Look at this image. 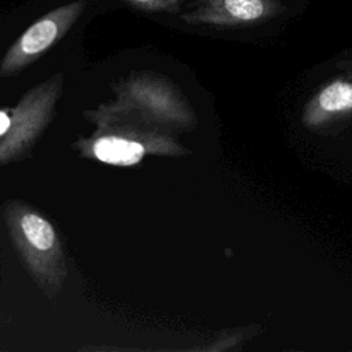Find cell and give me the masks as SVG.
<instances>
[{
  "label": "cell",
  "mask_w": 352,
  "mask_h": 352,
  "mask_svg": "<svg viewBox=\"0 0 352 352\" xmlns=\"http://www.w3.org/2000/svg\"><path fill=\"white\" fill-rule=\"evenodd\" d=\"M87 7L85 0L54 8L33 22L8 48L0 62V76L19 73L54 47L76 23Z\"/></svg>",
  "instance_id": "cell-4"
},
{
  "label": "cell",
  "mask_w": 352,
  "mask_h": 352,
  "mask_svg": "<svg viewBox=\"0 0 352 352\" xmlns=\"http://www.w3.org/2000/svg\"><path fill=\"white\" fill-rule=\"evenodd\" d=\"M117 92L122 106L138 109L150 121L176 125L186 120V110L176 95V87L162 76L132 74L117 88Z\"/></svg>",
  "instance_id": "cell-5"
},
{
  "label": "cell",
  "mask_w": 352,
  "mask_h": 352,
  "mask_svg": "<svg viewBox=\"0 0 352 352\" xmlns=\"http://www.w3.org/2000/svg\"><path fill=\"white\" fill-rule=\"evenodd\" d=\"M311 0H192L184 23L216 29H271L300 16Z\"/></svg>",
  "instance_id": "cell-2"
},
{
  "label": "cell",
  "mask_w": 352,
  "mask_h": 352,
  "mask_svg": "<svg viewBox=\"0 0 352 352\" xmlns=\"http://www.w3.org/2000/svg\"><path fill=\"white\" fill-rule=\"evenodd\" d=\"M319 104L327 111H340L352 109V84L334 81L319 95Z\"/></svg>",
  "instance_id": "cell-7"
},
{
  "label": "cell",
  "mask_w": 352,
  "mask_h": 352,
  "mask_svg": "<svg viewBox=\"0 0 352 352\" xmlns=\"http://www.w3.org/2000/svg\"><path fill=\"white\" fill-rule=\"evenodd\" d=\"M4 221L28 272L48 298H55L67 276L62 241L44 216L21 201L4 208Z\"/></svg>",
  "instance_id": "cell-1"
},
{
  "label": "cell",
  "mask_w": 352,
  "mask_h": 352,
  "mask_svg": "<svg viewBox=\"0 0 352 352\" xmlns=\"http://www.w3.org/2000/svg\"><path fill=\"white\" fill-rule=\"evenodd\" d=\"M58 73L26 92L11 110H0V166L25 157L50 124L62 92Z\"/></svg>",
  "instance_id": "cell-3"
},
{
  "label": "cell",
  "mask_w": 352,
  "mask_h": 352,
  "mask_svg": "<svg viewBox=\"0 0 352 352\" xmlns=\"http://www.w3.org/2000/svg\"><path fill=\"white\" fill-rule=\"evenodd\" d=\"M129 6L143 10V11H150V12H172V14H179L183 0H124Z\"/></svg>",
  "instance_id": "cell-8"
},
{
  "label": "cell",
  "mask_w": 352,
  "mask_h": 352,
  "mask_svg": "<svg viewBox=\"0 0 352 352\" xmlns=\"http://www.w3.org/2000/svg\"><path fill=\"white\" fill-rule=\"evenodd\" d=\"M84 153L100 162L116 166H133L139 164L147 153L144 142L132 135L104 133L89 142H84ZM150 151V150H148Z\"/></svg>",
  "instance_id": "cell-6"
}]
</instances>
